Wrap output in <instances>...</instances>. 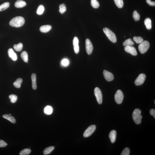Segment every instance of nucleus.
Masks as SVG:
<instances>
[{"label":"nucleus","mask_w":155,"mask_h":155,"mask_svg":"<svg viewBox=\"0 0 155 155\" xmlns=\"http://www.w3.org/2000/svg\"><path fill=\"white\" fill-rule=\"evenodd\" d=\"M115 4L117 7L119 8H121L124 6V2L123 0H114Z\"/></svg>","instance_id":"obj_26"},{"label":"nucleus","mask_w":155,"mask_h":155,"mask_svg":"<svg viewBox=\"0 0 155 155\" xmlns=\"http://www.w3.org/2000/svg\"><path fill=\"white\" fill-rule=\"evenodd\" d=\"M96 129V126L95 125H92L90 126L86 129L83 134V136L84 137H88L93 134Z\"/></svg>","instance_id":"obj_7"},{"label":"nucleus","mask_w":155,"mask_h":155,"mask_svg":"<svg viewBox=\"0 0 155 155\" xmlns=\"http://www.w3.org/2000/svg\"><path fill=\"white\" fill-rule=\"evenodd\" d=\"M21 57L24 62L28 63V56L26 51H23L21 54Z\"/></svg>","instance_id":"obj_21"},{"label":"nucleus","mask_w":155,"mask_h":155,"mask_svg":"<svg viewBox=\"0 0 155 155\" xmlns=\"http://www.w3.org/2000/svg\"><path fill=\"white\" fill-rule=\"evenodd\" d=\"M94 94L99 104H101L103 102V96L101 91L98 87H96L94 89Z\"/></svg>","instance_id":"obj_6"},{"label":"nucleus","mask_w":155,"mask_h":155,"mask_svg":"<svg viewBox=\"0 0 155 155\" xmlns=\"http://www.w3.org/2000/svg\"><path fill=\"white\" fill-rule=\"evenodd\" d=\"M8 145L6 142L2 140H0V147H4Z\"/></svg>","instance_id":"obj_37"},{"label":"nucleus","mask_w":155,"mask_h":155,"mask_svg":"<svg viewBox=\"0 0 155 155\" xmlns=\"http://www.w3.org/2000/svg\"><path fill=\"white\" fill-rule=\"evenodd\" d=\"M52 27L49 25H44L41 26L40 28V30L41 32L46 33L50 31Z\"/></svg>","instance_id":"obj_14"},{"label":"nucleus","mask_w":155,"mask_h":155,"mask_svg":"<svg viewBox=\"0 0 155 155\" xmlns=\"http://www.w3.org/2000/svg\"><path fill=\"white\" fill-rule=\"evenodd\" d=\"M130 154V150L129 148L126 147L124 149L121 153V155H129Z\"/></svg>","instance_id":"obj_35"},{"label":"nucleus","mask_w":155,"mask_h":155,"mask_svg":"<svg viewBox=\"0 0 155 155\" xmlns=\"http://www.w3.org/2000/svg\"><path fill=\"white\" fill-rule=\"evenodd\" d=\"M44 113L47 115H50L52 114L53 112V109L52 106L47 105L44 108Z\"/></svg>","instance_id":"obj_19"},{"label":"nucleus","mask_w":155,"mask_h":155,"mask_svg":"<svg viewBox=\"0 0 155 155\" xmlns=\"http://www.w3.org/2000/svg\"></svg>","instance_id":"obj_41"},{"label":"nucleus","mask_w":155,"mask_h":155,"mask_svg":"<svg viewBox=\"0 0 155 155\" xmlns=\"http://www.w3.org/2000/svg\"><path fill=\"white\" fill-rule=\"evenodd\" d=\"M10 6V3L8 2H6L3 3L0 5V11H2L6 9Z\"/></svg>","instance_id":"obj_23"},{"label":"nucleus","mask_w":155,"mask_h":155,"mask_svg":"<svg viewBox=\"0 0 155 155\" xmlns=\"http://www.w3.org/2000/svg\"><path fill=\"white\" fill-rule=\"evenodd\" d=\"M141 111L139 109H136L134 110L132 113V116L133 120L135 123L139 124L141 123L142 116L141 115Z\"/></svg>","instance_id":"obj_2"},{"label":"nucleus","mask_w":155,"mask_h":155,"mask_svg":"<svg viewBox=\"0 0 155 155\" xmlns=\"http://www.w3.org/2000/svg\"><path fill=\"white\" fill-rule=\"evenodd\" d=\"M54 149V147L53 146L48 147L46 148L44 151V155H48L51 153Z\"/></svg>","instance_id":"obj_24"},{"label":"nucleus","mask_w":155,"mask_h":155,"mask_svg":"<svg viewBox=\"0 0 155 155\" xmlns=\"http://www.w3.org/2000/svg\"><path fill=\"white\" fill-rule=\"evenodd\" d=\"M26 3L22 0H18L16 2L14 6L16 8H22L26 6Z\"/></svg>","instance_id":"obj_15"},{"label":"nucleus","mask_w":155,"mask_h":155,"mask_svg":"<svg viewBox=\"0 0 155 155\" xmlns=\"http://www.w3.org/2000/svg\"><path fill=\"white\" fill-rule=\"evenodd\" d=\"M124 98L123 92L120 90L117 91L115 95V100L117 103L121 104L122 103Z\"/></svg>","instance_id":"obj_5"},{"label":"nucleus","mask_w":155,"mask_h":155,"mask_svg":"<svg viewBox=\"0 0 155 155\" xmlns=\"http://www.w3.org/2000/svg\"><path fill=\"white\" fill-rule=\"evenodd\" d=\"M133 40L137 44H141L143 41V39L140 37H134Z\"/></svg>","instance_id":"obj_34"},{"label":"nucleus","mask_w":155,"mask_h":155,"mask_svg":"<svg viewBox=\"0 0 155 155\" xmlns=\"http://www.w3.org/2000/svg\"><path fill=\"white\" fill-rule=\"evenodd\" d=\"M3 118L6 119L8 120L11 122L12 123H15L16 122V120L15 118L13 116H11L9 114H4L3 115Z\"/></svg>","instance_id":"obj_18"},{"label":"nucleus","mask_w":155,"mask_h":155,"mask_svg":"<svg viewBox=\"0 0 155 155\" xmlns=\"http://www.w3.org/2000/svg\"><path fill=\"white\" fill-rule=\"evenodd\" d=\"M8 53L9 57L11 58L14 61H17V56L16 54L13 51L12 48H10L8 51Z\"/></svg>","instance_id":"obj_13"},{"label":"nucleus","mask_w":155,"mask_h":155,"mask_svg":"<svg viewBox=\"0 0 155 155\" xmlns=\"http://www.w3.org/2000/svg\"><path fill=\"white\" fill-rule=\"evenodd\" d=\"M124 50L127 53H130L133 55L136 56L137 54L136 49L134 47L131 46H125Z\"/></svg>","instance_id":"obj_10"},{"label":"nucleus","mask_w":155,"mask_h":155,"mask_svg":"<svg viewBox=\"0 0 155 155\" xmlns=\"http://www.w3.org/2000/svg\"><path fill=\"white\" fill-rule=\"evenodd\" d=\"M31 152L30 149H23L19 153L20 155H27L29 154Z\"/></svg>","instance_id":"obj_30"},{"label":"nucleus","mask_w":155,"mask_h":155,"mask_svg":"<svg viewBox=\"0 0 155 155\" xmlns=\"http://www.w3.org/2000/svg\"><path fill=\"white\" fill-rule=\"evenodd\" d=\"M103 31L109 40L113 43L116 42L117 38L116 35L111 30L108 28H104L103 29Z\"/></svg>","instance_id":"obj_3"},{"label":"nucleus","mask_w":155,"mask_h":155,"mask_svg":"<svg viewBox=\"0 0 155 155\" xmlns=\"http://www.w3.org/2000/svg\"><path fill=\"white\" fill-rule=\"evenodd\" d=\"M91 4L93 8H97L100 6V4L97 0H91Z\"/></svg>","instance_id":"obj_31"},{"label":"nucleus","mask_w":155,"mask_h":155,"mask_svg":"<svg viewBox=\"0 0 155 155\" xmlns=\"http://www.w3.org/2000/svg\"><path fill=\"white\" fill-rule=\"evenodd\" d=\"M61 64L63 66H68L69 64V61L67 59H63L62 61V62H61Z\"/></svg>","instance_id":"obj_36"},{"label":"nucleus","mask_w":155,"mask_h":155,"mask_svg":"<svg viewBox=\"0 0 155 155\" xmlns=\"http://www.w3.org/2000/svg\"><path fill=\"white\" fill-rule=\"evenodd\" d=\"M146 78V76L145 74H140L135 80V84L136 86L141 85L145 82Z\"/></svg>","instance_id":"obj_8"},{"label":"nucleus","mask_w":155,"mask_h":155,"mask_svg":"<svg viewBox=\"0 0 155 155\" xmlns=\"http://www.w3.org/2000/svg\"><path fill=\"white\" fill-rule=\"evenodd\" d=\"M59 12L61 14H63L66 11V7L64 3H62V4L59 5Z\"/></svg>","instance_id":"obj_29"},{"label":"nucleus","mask_w":155,"mask_h":155,"mask_svg":"<svg viewBox=\"0 0 155 155\" xmlns=\"http://www.w3.org/2000/svg\"><path fill=\"white\" fill-rule=\"evenodd\" d=\"M45 8L44 6L43 5H39L37 9V13L39 15L42 14L44 11Z\"/></svg>","instance_id":"obj_27"},{"label":"nucleus","mask_w":155,"mask_h":155,"mask_svg":"<svg viewBox=\"0 0 155 155\" xmlns=\"http://www.w3.org/2000/svg\"><path fill=\"white\" fill-rule=\"evenodd\" d=\"M85 45L86 52L88 55L91 54L93 51V47L92 44L89 39H86Z\"/></svg>","instance_id":"obj_9"},{"label":"nucleus","mask_w":155,"mask_h":155,"mask_svg":"<svg viewBox=\"0 0 155 155\" xmlns=\"http://www.w3.org/2000/svg\"><path fill=\"white\" fill-rule=\"evenodd\" d=\"M103 74L104 78L108 81H111L114 79V76L110 72L104 70L103 72Z\"/></svg>","instance_id":"obj_11"},{"label":"nucleus","mask_w":155,"mask_h":155,"mask_svg":"<svg viewBox=\"0 0 155 155\" xmlns=\"http://www.w3.org/2000/svg\"><path fill=\"white\" fill-rule=\"evenodd\" d=\"M133 17L135 21L139 20L140 18V15L136 10L134 11L133 12Z\"/></svg>","instance_id":"obj_32"},{"label":"nucleus","mask_w":155,"mask_h":155,"mask_svg":"<svg viewBox=\"0 0 155 155\" xmlns=\"http://www.w3.org/2000/svg\"><path fill=\"white\" fill-rule=\"evenodd\" d=\"M9 114L10 115H11V114Z\"/></svg>","instance_id":"obj_40"},{"label":"nucleus","mask_w":155,"mask_h":155,"mask_svg":"<svg viewBox=\"0 0 155 155\" xmlns=\"http://www.w3.org/2000/svg\"><path fill=\"white\" fill-rule=\"evenodd\" d=\"M23 82V80L21 78H19L17 79L14 83V86L16 88H19L21 87V84Z\"/></svg>","instance_id":"obj_22"},{"label":"nucleus","mask_w":155,"mask_h":155,"mask_svg":"<svg viewBox=\"0 0 155 155\" xmlns=\"http://www.w3.org/2000/svg\"><path fill=\"white\" fill-rule=\"evenodd\" d=\"M150 47V44L148 41H143L138 46V49L141 53L143 54L146 52Z\"/></svg>","instance_id":"obj_4"},{"label":"nucleus","mask_w":155,"mask_h":155,"mask_svg":"<svg viewBox=\"0 0 155 155\" xmlns=\"http://www.w3.org/2000/svg\"><path fill=\"white\" fill-rule=\"evenodd\" d=\"M146 2L150 6H155V1H152L151 0H146Z\"/></svg>","instance_id":"obj_38"},{"label":"nucleus","mask_w":155,"mask_h":155,"mask_svg":"<svg viewBox=\"0 0 155 155\" xmlns=\"http://www.w3.org/2000/svg\"><path fill=\"white\" fill-rule=\"evenodd\" d=\"M73 45L74 50L75 53H78L79 51V47L78 45L79 40L78 38L75 37L74 38L73 40Z\"/></svg>","instance_id":"obj_12"},{"label":"nucleus","mask_w":155,"mask_h":155,"mask_svg":"<svg viewBox=\"0 0 155 155\" xmlns=\"http://www.w3.org/2000/svg\"><path fill=\"white\" fill-rule=\"evenodd\" d=\"M116 131L113 130L110 132L109 137L112 143H114L116 141Z\"/></svg>","instance_id":"obj_16"},{"label":"nucleus","mask_w":155,"mask_h":155,"mask_svg":"<svg viewBox=\"0 0 155 155\" xmlns=\"http://www.w3.org/2000/svg\"><path fill=\"white\" fill-rule=\"evenodd\" d=\"M9 98L10 100V102L12 103H15L17 101V95L12 94L9 95Z\"/></svg>","instance_id":"obj_33"},{"label":"nucleus","mask_w":155,"mask_h":155,"mask_svg":"<svg viewBox=\"0 0 155 155\" xmlns=\"http://www.w3.org/2000/svg\"><path fill=\"white\" fill-rule=\"evenodd\" d=\"M14 48L16 51L20 52L22 50L23 44L22 43H20L14 45L13 46Z\"/></svg>","instance_id":"obj_25"},{"label":"nucleus","mask_w":155,"mask_h":155,"mask_svg":"<svg viewBox=\"0 0 155 155\" xmlns=\"http://www.w3.org/2000/svg\"><path fill=\"white\" fill-rule=\"evenodd\" d=\"M134 43L132 40L129 38L126 40L123 43V45L124 46H132L134 44Z\"/></svg>","instance_id":"obj_28"},{"label":"nucleus","mask_w":155,"mask_h":155,"mask_svg":"<svg viewBox=\"0 0 155 155\" xmlns=\"http://www.w3.org/2000/svg\"><path fill=\"white\" fill-rule=\"evenodd\" d=\"M25 23V20L22 17H17L12 19L9 23L10 26H12L19 27L23 26Z\"/></svg>","instance_id":"obj_1"},{"label":"nucleus","mask_w":155,"mask_h":155,"mask_svg":"<svg viewBox=\"0 0 155 155\" xmlns=\"http://www.w3.org/2000/svg\"><path fill=\"white\" fill-rule=\"evenodd\" d=\"M31 78L32 82V89L34 90H36L37 88L36 84V77L35 74L33 73L31 75Z\"/></svg>","instance_id":"obj_17"},{"label":"nucleus","mask_w":155,"mask_h":155,"mask_svg":"<svg viewBox=\"0 0 155 155\" xmlns=\"http://www.w3.org/2000/svg\"><path fill=\"white\" fill-rule=\"evenodd\" d=\"M150 114L154 116V118H155V110L154 109H151L150 110Z\"/></svg>","instance_id":"obj_39"},{"label":"nucleus","mask_w":155,"mask_h":155,"mask_svg":"<svg viewBox=\"0 0 155 155\" xmlns=\"http://www.w3.org/2000/svg\"><path fill=\"white\" fill-rule=\"evenodd\" d=\"M144 23L147 29H151L152 28V21L149 18H147L145 20Z\"/></svg>","instance_id":"obj_20"}]
</instances>
